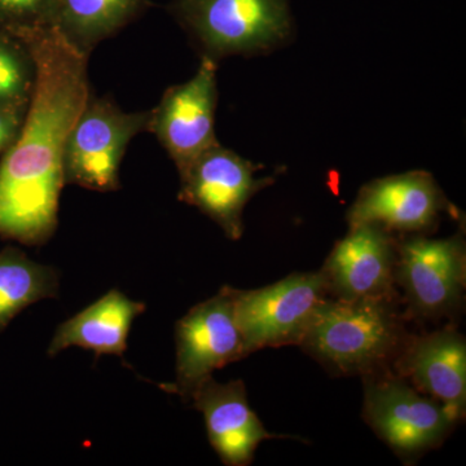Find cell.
<instances>
[{"instance_id":"5b68a950","label":"cell","mask_w":466,"mask_h":466,"mask_svg":"<svg viewBox=\"0 0 466 466\" xmlns=\"http://www.w3.org/2000/svg\"><path fill=\"white\" fill-rule=\"evenodd\" d=\"M327 289L323 272L291 275L262 289H233L235 318L248 354L302 342Z\"/></svg>"},{"instance_id":"ba28073f","label":"cell","mask_w":466,"mask_h":466,"mask_svg":"<svg viewBox=\"0 0 466 466\" xmlns=\"http://www.w3.org/2000/svg\"><path fill=\"white\" fill-rule=\"evenodd\" d=\"M217 101V61L204 56L195 76L168 88L157 108L150 110L148 130L167 149L179 174L218 144Z\"/></svg>"},{"instance_id":"9c48e42d","label":"cell","mask_w":466,"mask_h":466,"mask_svg":"<svg viewBox=\"0 0 466 466\" xmlns=\"http://www.w3.org/2000/svg\"><path fill=\"white\" fill-rule=\"evenodd\" d=\"M364 412L376 433L404 455L437 446L456 421L440 401L394 379L368 383Z\"/></svg>"},{"instance_id":"4fadbf2b","label":"cell","mask_w":466,"mask_h":466,"mask_svg":"<svg viewBox=\"0 0 466 466\" xmlns=\"http://www.w3.org/2000/svg\"><path fill=\"white\" fill-rule=\"evenodd\" d=\"M191 400L204 415L208 441L223 464L249 465L263 441L280 437L268 433L251 410L241 380L219 383L208 377Z\"/></svg>"},{"instance_id":"2e32d148","label":"cell","mask_w":466,"mask_h":466,"mask_svg":"<svg viewBox=\"0 0 466 466\" xmlns=\"http://www.w3.org/2000/svg\"><path fill=\"white\" fill-rule=\"evenodd\" d=\"M148 0H57L55 29L79 54L92 50L146 9Z\"/></svg>"},{"instance_id":"8992f818","label":"cell","mask_w":466,"mask_h":466,"mask_svg":"<svg viewBox=\"0 0 466 466\" xmlns=\"http://www.w3.org/2000/svg\"><path fill=\"white\" fill-rule=\"evenodd\" d=\"M232 288L189 309L175 330L177 380L167 390L191 400L193 392L214 370L247 357L244 337L233 309Z\"/></svg>"},{"instance_id":"3957f363","label":"cell","mask_w":466,"mask_h":466,"mask_svg":"<svg viewBox=\"0 0 466 466\" xmlns=\"http://www.w3.org/2000/svg\"><path fill=\"white\" fill-rule=\"evenodd\" d=\"M398 339L385 299L323 300L302 342L342 372H360L388 357Z\"/></svg>"},{"instance_id":"7c38bea8","label":"cell","mask_w":466,"mask_h":466,"mask_svg":"<svg viewBox=\"0 0 466 466\" xmlns=\"http://www.w3.org/2000/svg\"><path fill=\"white\" fill-rule=\"evenodd\" d=\"M394 245L389 231L375 225L350 227L337 242L323 274L339 299H385L394 276Z\"/></svg>"},{"instance_id":"30bf717a","label":"cell","mask_w":466,"mask_h":466,"mask_svg":"<svg viewBox=\"0 0 466 466\" xmlns=\"http://www.w3.org/2000/svg\"><path fill=\"white\" fill-rule=\"evenodd\" d=\"M450 208L431 174L410 171L364 186L350 208L348 220L350 227L375 225L386 231L422 232L431 229Z\"/></svg>"},{"instance_id":"5bb4252c","label":"cell","mask_w":466,"mask_h":466,"mask_svg":"<svg viewBox=\"0 0 466 466\" xmlns=\"http://www.w3.org/2000/svg\"><path fill=\"white\" fill-rule=\"evenodd\" d=\"M146 311L143 302L112 289L84 311L58 325L48 346V357L69 348L91 350L100 355L124 357L135 319Z\"/></svg>"},{"instance_id":"8fae6325","label":"cell","mask_w":466,"mask_h":466,"mask_svg":"<svg viewBox=\"0 0 466 466\" xmlns=\"http://www.w3.org/2000/svg\"><path fill=\"white\" fill-rule=\"evenodd\" d=\"M400 283L410 306L426 318L455 308L465 281L464 242L460 238H408L400 245Z\"/></svg>"},{"instance_id":"52a82bcc","label":"cell","mask_w":466,"mask_h":466,"mask_svg":"<svg viewBox=\"0 0 466 466\" xmlns=\"http://www.w3.org/2000/svg\"><path fill=\"white\" fill-rule=\"evenodd\" d=\"M258 167L219 143L205 150L180 175L179 200L214 220L227 238L238 240L244 232L242 213L274 177H257Z\"/></svg>"},{"instance_id":"ffe728a7","label":"cell","mask_w":466,"mask_h":466,"mask_svg":"<svg viewBox=\"0 0 466 466\" xmlns=\"http://www.w3.org/2000/svg\"><path fill=\"white\" fill-rule=\"evenodd\" d=\"M26 110L0 106V155L16 140Z\"/></svg>"},{"instance_id":"e0dca14e","label":"cell","mask_w":466,"mask_h":466,"mask_svg":"<svg viewBox=\"0 0 466 466\" xmlns=\"http://www.w3.org/2000/svg\"><path fill=\"white\" fill-rule=\"evenodd\" d=\"M57 293L58 274L54 267L33 262L16 248L0 251V330L23 309Z\"/></svg>"},{"instance_id":"277c9868","label":"cell","mask_w":466,"mask_h":466,"mask_svg":"<svg viewBox=\"0 0 466 466\" xmlns=\"http://www.w3.org/2000/svg\"><path fill=\"white\" fill-rule=\"evenodd\" d=\"M149 112L126 113L106 97L88 96L67 134L64 184L96 192L119 189V165L128 143L148 130Z\"/></svg>"},{"instance_id":"7a4b0ae2","label":"cell","mask_w":466,"mask_h":466,"mask_svg":"<svg viewBox=\"0 0 466 466\" xmlns=\"http://www.w3.org/2000/svg\"><path fill=\"white\" fill-rule=\"evenodd\" d=\"M168 11L214 60L274 50L291 32L288 0H175Z\"/></svg>"},{"instance_id":"6da1fadb","label":"cell","mask_w":466,"mask_h":466,"mask_svg":"<svg viewBox=\"0 0 466 466\" xmlns=\"http://www.w3.org/2000/svg\"><path fill=\"white\" fill-rule=\"evenodd\" d=\"M36 78L20 134L0 162V236L46 244L57 227L67 134L90 96L87 58L52 27L21 34Z\"/></svg>"},{"instance_id":"d6986e66","label":"cell","mask_w":466,"mask_h":466,"mask_svg":"<svg viewBox=\"0 0 466 466\" xmlns=\"http://www.w3.org/2000/svg\"><path fill=\"white\" fill-rule=\"evenodd\" d=\"M57 0H0V27L21 35L55 25Z\"/></svg>"},{"instance_id":"ac0fdd59","label":"cell","mask_w":466,"mask_h":466,"mask_svg":"<svg viewBox=\"0 0 466 466\" xmlns=\"http://www.w3.org/2000/svg\"><path fill=\"white\" fill-rule=\"evenodd\" d=\"M35 78V61L29 46L0 27V106L26 110Z\"/></svg>"},{"instance_id":"9a60e30c","label":"cell","mask_w":466,"mask_h":466,"mask_svg":"<svg viewBox=\"0 0 466 466\" xmlns=\"http://www.w3.org/2000/svg\"><path fill=\"white\" fill-rule=\"evenodd\" d=\"M404 373L419 389L452 413L462 416L466 403V345L461 334L441 330L417 341L401 360Z\"/></svg>"}]
</instances>
